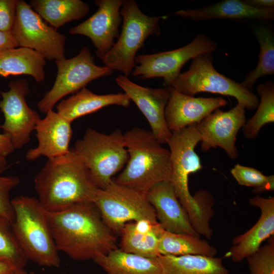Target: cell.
<instances>
[{
  "label": "cell",
  "mask_w": 274,
  "mask_h": 274,
  "mask_svg": "<svg viewBox=\"0 0 274 274\" xmlns=\"http://www.w3.org/2000/svg\"><path fill=\"white\" fill-rule=\"evenodd\" d=\"M93 203H78L48 212L58 251L75 260H94L117 249L116 238Z\"/></svg>",
  "instance_id": "1"
},
{
  "label": "cell",
  "mask_w": 274,
  "mask_h": 274,
  "mask_svg": "<svg viewBox=\"0 0 274 274\" xmlns=\"http://www.w3.org/2000/svg\"><path fill=\"white\" fill-rule=\"evenodd\" d=\"M38 199L50 212L78 203H93L98 188L72 149L48 159L34 180Z\"/></svg>",
  "instance_id": "2"
},
{
  "label": "cell",
  "mask_w": 274,
  "mask_h": 274,
  "mask_svg": "<svg viewBox=\"0 0 274 274\" xmlns=\"http://www.w3.org/2000/svg\"><path fill=\"white\" fill-rule=\"evenodd\" d=\"M200 141L197 124L172 132L167 143L170 155L169 181L193 228L199 235L210 239L213 235L210 225L213 213L203 201H197L188 187L189 176L202 168L200 158L195 151Z\"/></svg>",
  "instance_id": "3"
},
{
  "label": "cell",
  "mask_w": 274,
  "mask_h": 274,
  "mask_svg": "<svg viewBox=\"0 0 274 274\" xmlns=\"http://www.w3.org/2000/svg\"><path fill=\"white\" fill-rule=\"evenodd\" d=\"M128 158L115 181L146 196L155 184L169 181V150L151 131L134 127L124 133Z\"/></svg>",
  "instance_id": "4"
},
{
  "label": "cell",
  "mask_w": 274,
  "mask_h": 274,
  "mask_svg": "<svg viewBox=\"0 0 274 274\" xmlns=\"http://www.w3.org/2000/svg\"><path fill=\"white\" fill-rule=\"evenodd\" d=\"M14 218L12 226L27 260L39 265L59 267L60 259L48 212L38 198L20 195L12 199Z\"/></svg>",
  "instance_id": "5"
},
{
  "label": "cell",
  "mask_w": 274,
  "mask_h": 274,
  "mask_svg": "<svg viewBox=\"0 0 274 274\" xmlns=\"http://www.w3.org/2000/svg\"><path fill=\"white\" fill-rule=\"evenodd\" d=\"M72 149L98 189H104L111 183L128 158L124 133L119 129L107 134L87 128L83 138L76 141Z\"/></svg>",
  "instance_id": "6"
},
{
  "label": "cell",
  "mask_w": 274,
  "mask_h": 274,
  "mask_svg": "<svg viewBox=\"0 0 274 274\" xmlns=\"http://www.w3.org/2000/svg\"><path fill=\"white\" fill-rule=\"evenodd\" d=\"M122 30L110 51L101 60L106 66L117 70L128 77L135 66V59L139 49L148 37L161 34L160 17L144 14L134 0L123 1L120 9Z\"/></svg>",
  "instance_id": "7"
},
{
  "label": "cell",
  "mask_w": 274,
  "mask_h": 274,
  "mask_svg": "<svg viewBox=\"0 0 274 274\" xmlns=\"http://www.w3.org/2000/svg\"><path fill=\"white\" fill-rule=\"evenodd\" d=\"M212 53L199 55L192 59L189 70L181 73L171 87L185 95L194 96L209 92L234 97L246 109L257 108L259 99L252 91L219 73L213 63Z\"/></svg>",
  "instance_id": "8"
},
{
  "label": "cell",
  "mask_w": 274,
  "mask_h": 274,
  "mask_svg": "<svg viewBox=\"0 0 274 274\" xmlns=\"http://www.w3.org/2000/svg\"><path fill=\"white\" fill-rule=\"evenodd\" d=\"M93 203L105 224L114 233L120 234L129 222H158L146 196L117 184L113 179L105 188L98 189Z\"/></svg>",
  "instance_id": "9"
},
{
  "label": "cell",
  "mask_w": 274,
  "mask_h": 274,
  "mask_svg": "<svg viewBox=\"0 0 274 274\" xmlns=\"http://www.w3.org/2000/svg\"><path fill=\"white\" fill-rule=\"evenodd\" d=\"M89 49L83 47L76 56L55 60L57 74L52 88L38 103L39 111L46 114L67 95L76 93L91 81L110 75L113 70L94 63Z\"/></svg>",
  "instance_id": "10"
},
{
  "label": "cell",
  "mask_w": 274,
  "mask_h": 274,
  "mask_svg": "<svg viewBox=\"0 0 274 274\" xmlns=\"http://www.w3.org/2000/svg\"><path fill=\"white\" fill-rule=\"evenodd\" d=\"M11 32L19 47L32 49L45 59L65 58V36L47 24L24 1H17Z\"/></svg>",
  "instance_id": "11"
},
{
  "label": "cell",
  "mask_w": 274,
  "mask_h": 274,
  "mask_svg": "<svg viewBox=\"0 0 274 274\" xmlns=\"http://www.w3.org/2000/svg\"><path fill=\"white\" fill-rule=\"evenodd\" d=\"M217 44L204 34L197 35L188 45L173 50L136 56L133 76L143 79L162 78L165 86L171 87L189 60L204 53H212Z\"/></svg>",
  "instance_id": "12"
},
{
  "label": "cell",
  "mask_w": 274,
  "mask_h": 274,
  "mask_svg": "<svg viewBox=\"0 0 274 274\" xmlns=\"http://www.w3.org/2000/svg\"><path fill=\"white\" fill-rule=\"evenodd\" d=\"M9 86L8 91H1L0 110L5 120L0 128L10 138L15 149H18L29 142L31 133L41 118L26 102L25 97L29 92L27 81H13Z\"/></svg>",
  "instance_id": "13"
},
{
  "label": "cell",
  "mask_w": 274,
  "mask_h": 274,
  "mask_svg": "<svg viewBox=\"0 0 274 274\" xmlns=\"http://www.w3.org/2000/svg\"><path fill=\"white\" fill-rule=\"evenodd\" d=\"M245 109L238 103L227 111L218 109L197 123L201 150L206 151L219 147L230 158H236V136L247 121Z\"/></svg>",
  "instance_id": "14"
},
{
  "label": "cell",
  "mask_w": 274,
  "mask_h": 274,
  "mask_svg": "<svg viewBox=\"0 0 274 274\" xmlns=\"http://www.w3.org/2000/svg\"><path fill=\"white\" fill-rule=\"evenodd\" d=\"M116 81L145 117L151 131L156 138L162 144H167L172 131L165 120V109L170 96L171 87L164 86L159 88L143 87L122 75L118 76Z\"/></svg>",
  "instance_id": "15"
},
{
  "label": "cell",
  "mask_w": 274,
  "mask_h": 274,
  "mask_svg": "<svg viewBox=\"0 0 274 274\" xmlns=\"http://www.w3.org/2000/svg\"><path fill=\"white\" fill-rule=\"evenodd\" d=\"M95 3L98 7L97 11L82 23L71 28L69 33L88 37L96 49L97 56L101 60L112 48L115 39L119 36L123 1L97 0Z\"/></svg>",
  "instance_id": "16"
},
{
  "label": "cell",
  "mask_w": 274,
  "mask_h": 274,
  "mask_svg": "<svg viewBox=\"0 0 274 274\" xmlns=\"http://www.w3.org/2000/svg\"><path fill=\"white\" fill-rule=\"evenodd\" d=\"M227 105L228 102L221 97H196L181 93L171 87L165 109V118L172 132L199 123L214 111Z\"/></svg>",
  "instance_id": "17"
},
{
  "label": "cell",
  "mask_w": 274,
  "mask_h": 274,
  "mask_svg": "<svg viewBox=\"0 0 274 274\" xmlns=\"http://www.w3.org/2000/svg\"><path fill=\"white\" fill-rule=\"evenodd\" d=\"M71 123L57 112L49 111L37 124L35 130L38 144L27 151L26 158L33 161L43 156L48 159L68 153L73 134Z\"/></svg>",
  "instance_id": "18"
},
{
  "label": "cell",
  "mask_w": 274,
  "mask_h": 274,
  "mask_svg": "<svg viewBox=\"0 0 274 274\" xmlns=\"http://www.w3.org/2000/svg\"><path fill=\"white\" fill-rule=\"evenodd\" d=\"M146 197L164 230L200 236L191 225L169 181L155 184L148 191Z\"/></svg>",
  "instance_id": "19"
},
{
  "label": "cell",
  "mask_w": 274,
  "mask_h": 274,
  "mask_svg": "<svg viewBox=\"0 0 274 274\" xmlns=\"http://www.w3.org/2000/svg\"><path fill=\"white\" fill-rule=\"evenodd\" d=\"M250 204L261 211L257 222L245 233L233 237L232 245L225 256L233 262H239L255 252L266 239L274 235V197L256 195Z\"/></svg>",
  "instance_id": "20"
},
{
  "label": "cell",
  "mask_w": 274,
  "mask_h": 274,
  "mask_svg": "<svg viewBox=\"0 0 274 274\" xmlns=\"http://www.w3.org/2000/svg\"><path fill=\"white\" fill-rule=\"evenodd\" d=\"M194 21L212 19L272 21L274 9H258L241 0H224L197 9L180 10L174 13Z\"/></svg>",
  "instance_id": "21"
},
{
  "label": "cell",
  "mask_w": 274,
  "mask_h": 274,
  "mask_svg": "<svg viewBox=\"0 0 274 274\" xmlns=\"http://www.w3.org/2000/svg\"><path fill=\"white\" fill-rule=\"evenodd\" d=\"M130 100L125 93L97 94L84 87L56 105V112L68 121L94 113L110 105L128 108Z\"/></svg>",
  "instance_id": "22"
},
{
  "label": "cell",
  "mask_w": 274,
  "mask_h": 274,
  "mask_svg": "<svg viewBox=\"0 0 274 274\" xmlns=\"http://www.w3.org/2000/svg\"><path fill=\"white\" fill-rule=\"evenodd\" d=\"M163 230L159 222H128L120 233V250L146 258L156 259L160 255L158 243Z\"/></svg>",
  "instance_id": "23"
},
{
  "label": "cell",
  "mask_w": 274,
  "mask_h": 274,
  "mask_svg": "<svg viewBox=\"0 0 274 274\" xmlns=\"http://www.w3.org/2000/svg\"><path fill=\"white\" fill-rule=\"evenodd\" d=\"M46 59L34 50L22 47L10 49L0 52V76L28 75L36 82L45 78Z\"/></svg>",
  "instance_id": "24"
},
{
  "label": "cell",
  "mask_w": 274,
  "mask_h": 274,
  "mask_svg": "<svg viewBox=\"0 0 274 274\" xmlns=\"http://www.w3.org/2000/svg\"><path fill=\"white\" fill-rule=\"evenodd\" d=\"M94 261L108 274H161L157 258L151 259L116 249Z\"/></svg>",
  "instance_id": "25"
},
{
  "label": "cell",
  "mask_w": 274,
  "mask_h": 274,
  "mask_svg": "<svg viewBox=\"0 0 274 274\" xmlns=\"http://www.w3.org/2000/svg\"><path fill=\"white\" fill-rule=\"evenodd\" d=\"M161 274H229L222 259L197 255H160L157 258Z\"/></svg>",
  "instance_id": "26"
},
{
  "label": "cell",
  "mask_w": 274,
  "mask_h": 274,
  "mask_svg": "<svg viewBox=\"0 0 274 274\" xmlns=\"http://www.w3.org/2000/svg\"><path fill=\"white\" fill-rule=\"evenodd\" d=\"M32 9L55 29L85 17L89 6L81 0H32Z\"/></svg>",
  "instance_id": "27"
},
{
  "label": "cell",
  "mask_w": 274,
  "mask_h": 274,
  "mask_svg": "<svg viewBox=\"0 0 274 274\" xmlns=\"http://www.w3.org/2000/svg\"><path fill=\"white\" fill-rule=\"evenodd\" d=\"M160 255L183 256L197 255L216 257L217 249L200 236L176 233L163 230L158 243Z\"/></svg>",
  "instance_id": "28"
},
{
  "label": "cell",
  "mask_w": 274,
  "mask_h": 274,
  "mask_svg": "<svg viewBox=\"0 0 274 274\" xmlns=\"http://www.w3.org/2000/svg\"><path fill=\"white\" fill-rule=\"evenodd\" d=\"M253 31L259 44L258 61L255 69L247 74L241 83L244 87L251 91L259 78L274 75L273 33L264 25L255 26Z\"/></svg>",
  "instance_id": "29"
},
{
  "label": "cell",
  "mask_w": 274,
  "mask_h": 274,
  "mask_svg": "<svg viewBox=\"0 0 274 274\" xmlns=\"http://www.w3.org/2000/svg\"><path fill=\"white\" fill-rule=\"evenodd\" d=\"M257 92L260 97L257 110L242 127L243 134L248 139L258 137L261 128L274 122V84L267 81L259 84Z\"/></svg>",
  "instance_id": "30"
},
{
  "label": "cell",
  "mask_w": 274,
  "mask_h": 274,
  "mask_svg": "<svg viewBox=\"0 0 274 274\" xmlns=\"http://www.w3.org/2000/svg\"><path fill=\"white\" fill-rule=\"evenodd\" d=\"M27 260L15 235L12 223L0 217V261L18 269L24 268Z\"/></svg>",
  "instance_id": "31"
},
{
  "label": "cell",
  "mask_w": 274,
  "mask_h": 274,
  "mask_svg": "<svg viewBox=\"0 0 274 274\" xmlns=\"http://www.w3.org/2000/svg\"><path fill=\"white\" fill-rule=\"evenodd\" d=\"M230 173L239 185L253 187L254 194L274 190L273 175L265 176L256 168L239 164L234 165Z\"/></svg>",
  "instance_id": "32"
},
{
  "label": "cell",
  "mask_w": 274,
  "mask_h": 274,
  "mask_svg": "<svg viewBox=\"0 0 274 274\" xmlns=\"http://www.w3.org/2000/svg\"><path fill=\"white\" fill-rule=\"evenodd\" d=\"M246 259L250 274H274V235Z\"/></svg>",
  "instance_id": "33"
},
{
  "label": "cell",
  "mask_w": 274,
  "mask_h": 274,
  "mask_svg": "<svg viewBox=\"0 0 274 274\" xmlns=\"http://www.w3.org/2000/svg\"><path fill=\"white\" fill-rule=\"evenodd\" d=\"M0 171V217L11 223L14 220V212L10 199V193L20 184L19 178L15 176H3Z\"/></svg>",
  "instance_id": "34"
},
{
  "label": "cell",
  "mask_w": 274,
  "mask_h": 274,
  "mask_svg": "<svg viewBox=\"0 0 274 274\" xmlns=\"http://www.w3.org/2000/svg\"><path fill=\"white\" fill-rule=\"evenodd\" d=\"M17 0H0V30L11 31L13 26Z\"/></svg>",
  "instance_id": "35"
},
{
  "label": "cell",
  "mask_w": 274,
  "mask_h": 274,
  "mask_svg": "<svg viewBox=\"0 0 274 274\" xmlns=\"http://www.w3.org/2000/svg\"><path fill=\"white\" fill-rule=\"evenodd\" d=\"M19 47L11 31L0 30V52Z\"/></svg>",
  "instance_id": "36"
},
{
  "label": "cell",
  "mask_w": 274,
  "mask_h": 274,
  "mask_svg": "<svg viewBox=\"0 0 274 274\" xmlns=\"http://www.w3.org/2000/svg\"><path fill=\"white\" fill-rule=\"evenodd\" d=\"M14 150L10 138L4 133H0V157L6 158Z\"/></svg>",
  "instance_id": "37"
},
{
  "label": "cell",
  "mask_w": 274,
  "mask_h": 274,
  "mask_svg": "<svg viewBox=\"0 0 274 274\" xmlns=\"http://www.w3.org/2000/svg\"><path fill=\"white\" fill-rule=\"evenodd\" d=\"M247 5L258 9H274L273 0H243Z\"/></svg>",
  "instance_id": "38"
},
{
  "label": "cell",
  "mask_w": 274,
  "mask_h": 274,
  "mask_svg": "<svg viewBox=\"0 0 274 274\" xmlns=\"http://www.w3.org/2000/svg\"><path fill=\"white\" fill-rule=\"evenodd\" d=\"M16 269L9 264L0 261V274H15Z\"/></svg>",
  "instance_id": "39"
},
{
  "label": "cell",
  "mask_w": 274,
  "mask_h": 274,
  "mask_svg": "<svg viewBox=\"0 0 274 274\" xmlns=\"http://www.w3.org/2000/svg\"><path fill=\"white\" fill-rule=\"evenodd\" d=\"M7 164L6 158L0 157V171L4 172L7 168Z\"/></svg>",
  "instance_id": "40"
},
{
  "label": "cell",
  "mask_w": 274,
  "mask_h": 274,
  "mask_svg": "<svg viewBox=\"0 0 274 274\" xmlns=\"http://www.w3.org/2000/svg\"><path fill=\"white\" fill-rule=\"evenodd\" d=\"M15 274H36L33 271L28 272L24 270V268L16 269Z\"/></svg>",
  "instance_id": "41"
}]
</instances>
